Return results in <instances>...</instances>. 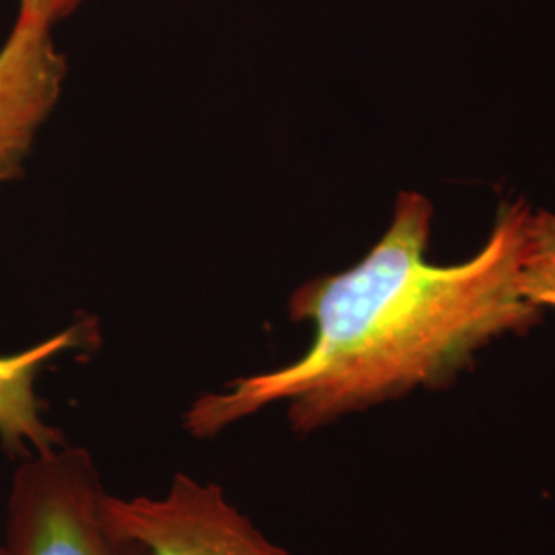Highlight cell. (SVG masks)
Returning a JSON list of instances; mask_svg holds the SVG:
<instances>
[{
	"label": "cell",
	"instance_id": "obj_1",
	"mask_svg": "<svg viewBox=\"0 0 555 555\" xmlns=\"http://www.w3.org/2000/svg\"><path fill=\"white\" fill-rule=\"evenodd\" d=\"M531 215L522 199L500 204L476 256L438 266L428 259L433 204L401 192L389 229L364 258L288 298L291 319L313 327L309 348L280 369L196 397L183 430L212 440L282 405L291 430L307 437L416 391L451 387L492 341L527 334L543 319L518 288Z\"/></svg>",
	"mask_w": 555,
	"mask_h": 555
},
{
	"label": "cell",
	"instance_id": "obj_5",
	"mask_svg": "<svg viewBox=\"0 0 555 555\" xmlns=\"http://www.w3.org/2000/svg\"><path fill=\"white\" fill-rule=\"evenodd\" d=\"M89 337L87 323H77L27 350L0 354V442L11 455L25 459L66 442L43 414L36 380L46 362L77 350Z\"/></svg>",
	"mask_w": 555,
	"mask_h": 555
},
{
	"label": "cell",
	"instance_id": "obj_4",
	"mask_svg": "<svg viewBox=\"0 0 555 555\" xmlns=\"http://www.w3.org/2000/svg\"><path fill=\"white\" fill-rule=\"evenodd\" d=\"M66 79V60L52 27L17 13L0 46V185L23 173L41 124L52 114Z\"/></svg>",
	"mask_w": 555,
	"mask_h": 555
},
{
	"label": "cell",
	"instance_id": "obj_3",
	"mask_svg": "<svg viewBox=\"0 0 555 555\" xmlns=\"http://www.w3.org/2000/svg\"><path fill=\"white\" fill-rule=\"evenodd\" d=\"M105 520L146 555H293L263 535L215 481L179 472L151 496L107 492Z\"/></svg>",
	"mask_w": 555,
	"mask_h": 555
},
{
	"label": "cell",
	"instance_id": "obj_7",
	"mask_svg": "<svg viewBox=\"0 0 555 555\" xmlns=\"http://www.w3.org/2000/svg\"><path fill=\"white\" fill-rule=\"evenodd\" d=\"M89 0H20V15L40 21L48 27L59 25L60 21L75 15Z\"/></svg>",
	"mask_w": 555,
	"mask_h": 555
},
{
	"label": "cell",
	"instance_id": "obj_2",
	"mask_svg": "<svg viewBox=\"0 0 555 555\" xmlns=\"http://www.w3.org/2000/svg\"><path fill=\"white\" fill-rule=\"evenodd\" d=\"M107 488L93 455L62 442L21 459L0 555H146L105 520Z\"/></svg>",
	"mask_w": 555,
	"mask_h": 555
},
{
	"label": "cell",
	"instance_id": "obj_6",
	"mask_svg": "<svg viewBox=\"0 0 555 555\" xmlns=\"http://www.w3.org/2000/svg\"><path fill=\"white\" fill-rule=\"evenodd\" d=\"M520 295L539 309H555V215H531L518 268Z\"/></svg>",
	"mask_w": 555,
	"mask_h": 555
}]
</instances>
